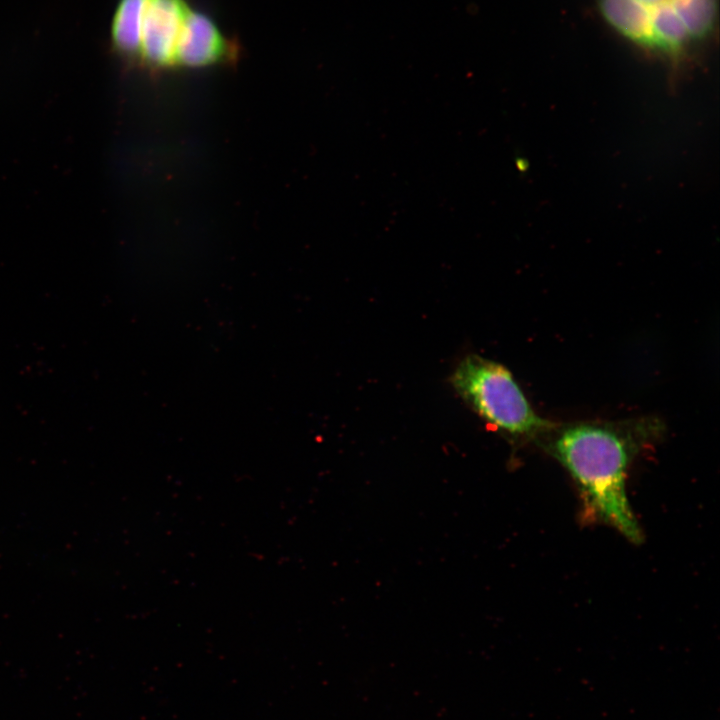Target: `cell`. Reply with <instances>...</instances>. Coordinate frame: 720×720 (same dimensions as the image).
<instances>
[{
    "label": "cell",
    "instance_id": "obj_3",
    "mask_svg": "<svg viewBox=\"0 0 720 720\" xmlns=\"http://www.w3.org/2000/svg\"><path fill=\"white\" fill-rule=\"evenodd\" d=\"M189 9L184 0H147L140 55L148 65L160 68L175 64L178 37Z\"/></svg>",
    "mask_w": 720,
    "mask_h": 720
},
{
    "label": "cell",
    "instance_id": "obj_4",
    "mask_svg": "<svg viewBox=\"0 0 720 720\" xmlns=\"http://www.w3.org/2000/svg\"><path fill=\"white\" fill-rule=\"evenodd\" d=\"M238 50V43L226 38L209 17L189 9L178 37L175 64L202 67L231 60Z\"/></svg>",
    "mask_w": 720,
    "mask_h": 720
},
{
    "label": "cell",
    "instance_id": "obj_2",
    "mask_svg": "<svg viewBox=\"0 0 720 720\" xmlns=\"http://www.w3.org/2000/svg\"><path fill=\"white\" fill-rule=\"evenodd\" d=\"M449 383L472 412L514 441L540 438L555 424L534 411L505 366L481 355L469 353L462 357Z\"/></svg>",
    "mask_w": 720,
    "mask_h": 720
},
{
    "label": "cell",
    "instance_id": "obj_8",
    "mask_svg": "<svg viewBox=\"0 0 720 720\" xmlns=\"http://www.w3.org/2000/svg\"><path fill=\"white\" fill-rule=\"evenodd\" d=\"M671 5L690 39L702 38L711 32L717 13V0H674Z\"/></svg>",
    "mask_w": 720,
    "mask_h": 720
},
{
    "label": "cell",
    "instance_id": "obj_7",
    "mask_svg": "<svg viewBox=\"0 0 720 720\" xmlns=\"http://www.w3.org/2000/svg\"><path fill=\"white\" fill-rule=\"evenodd\" d=\"M653 48L678 53L690 39L671 4L651 10Z\"/></svg>",
    "mask_w": 720,
    "mask_h": 720
},
{
    "label": "cell",
    "instance_id": "obj_1",
    "mask_svg": "<svg viewBox=\"0 0 720 720\" xmlns=\"http://www.w3.org/2000/svg\"><path fill=\"white\" fill-rule=\"evenodd\" d=\"M657 425L648 419L554 424L540 437L598 514L633 542L640 541L641 532L626 493L627 468L636 442Z\"/></svg>",
    "mask_w": 720,
    "mask_h": 720
},
{
    "label": "cell",
    "instance_id": "obj_6",
    "mask_svg": "<svg viewBox=\"0 0 720 720\" xmlns=\"http://www.w3.org/2000/svg\"><path fill=\"white\" fill-rule=\"evenodd\" d=\"M147 0H121L112 23L115 48L124 55L141 51V28Z\"/></svg>",
    "mask_w": 720,
    "mask_h": 720
},
{
    "label": "cell",
    "instance_id": "obj_9",
    "mask_svg": "<svg viewBox=\"0 0 720 720\" xmlns=\"http://www.w3.org/2000/svg\"><path fill=\"white\" fill-rule=\"evenodd\" d=\"M642 4H644L646 7H648L650 10L655 9L657 7L672 4L674 0H639Z\"/></svg>",
    "mask_w": 720,
    "mask_h": 720
},
{
    "label": "cell",
    "instance_id": "obj_5",
    "mask_svg": "<svg viewBox=\"0 0 720 720\" xmlns=\"http://www.w3.org/2000/svg\"><path fill=\"white\" fill-rule=\"evenodd\" d=\"M607 22L626 38L653 48L651 10L639 0H600Z\"/></svg>",
    "mask_w": 720,
    "mask_h": 720
}]
</instances>
